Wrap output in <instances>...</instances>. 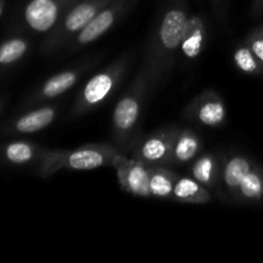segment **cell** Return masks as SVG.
Segmentation results:
<instances>
[{
    "instance_id": "cell-1",
    "label": "cell",
    "mask_w": 263,
    "mask_h": 263,
    "mask_svg": "<svg viewBox=\"0 0 263 263\" xmlns=\"http://www.w3.org/2000/svg\"><path fill=\"white\" fill-rule=\"evenodd\" d=\"M187 17L186 4L179 0L164 10L154 27L144 62L139 69L148 80L151 91L162 84L171 71L175 55L180 50Z\"/></svg>"
},
{
    "instance_id": "cell-17",
    "label": "cell",
    "mask_w": 263,
    "mask_h": 263,
    "mask_svg": "<svg viewBox=\"0 0 263 263\" xmlns=\"http://www.w3.org/2000/svg\"><path fill=\"white\" fill-rule=\"evenodd\" d=\"M190 175L208 190L218 189L221 185V159L213 153L202 154L190 167Z\"/></svg>"
},
{
    "instance_id": "cell-19",
    "label": "cell",
    "mask_w": 263,
    "mask_h": 263,
    "mask_svg": "<svg viewBox=\"0 0 263 263\" xmlns=\"http://www.w3.org/2000/svg\"><path fill=\"white\" fill-rule=\"evenodd\" d=\"M149 167V187L151 195L156 198L171 199L175 182L179 175L164 166H148Z\"/></svg>"
},
{
    "instance_id": "cell-26",
    "label": "cell",
    "mask_w": 263,
    "mask_h": 263,
    "mask_svg": "<svg viewBox=\"0 0 263 263\" xmlns=\"http://www.w3.org/2000/svg\"><path fill=\"white\" fill-rule=\"evenodd\" d=\"M212 2L213 5H216V7H218V5H221L223 3V0H211Z\"/></svg>"
},
{
    "instance_id": "cell-14",
    "label": "cell",
    "mask_w": 263,
    "mask_h": 263,
    "mask_svg": "<svg viewBox=\"0 0 263 263\" xmlns=\"http://www.w3.org/2000/svg\"><path fill=\"white\" fill-rule=\"evenodd\" d=\"M58 115L57 105H45L36 108L25 115L15 118L10 125V133L15 134H35L43 131L55 121Z\"/></svg>"
},
{
    "instance_id": "cell-4",
    "label": "cell",
    "mask_w": 263,
    "mask_h": 263,
    "mask_svg": "<svg viewBox=\"0 0 263 263\" xmlns=\"http://www.w3.org/2000/svg\"><path fill=\"white\" fill-rule=\"evenodd\" d=\"M131 53L123 54L122 57L110 63L107 68L98 72L91 77L77 94L74 100L72 115L81 116L99 108L108 98L113 94L120 82L122 81L131 63Z\"/></svg>"
},
{
    "instance_id": "cell-6",
    "label": "cell",
    "mask_w": 263,
    "mask_h": 263,
    "mask_svg": "<svg viewBox=\"0 0 263 263\" xmlns=\"http://www.w3.org/2000/svg\"><path fill=\"white\" fill-rule=\"evenodd\" d=\"M130 5L131 0H112L109 4L99 10L95 17L67 44L66 53H76L102 37L125 14Z\"/></svg>"
},
{
    "instance_id": "cell-20",
    "label": "cell",
    "mask_w": 263,
    "mask_h": 263,
    "mask_svg": "<svg viewBox=\"0 0 263 263\" xmlns=\"http://www.w3.org/2000/svg\"><path fill=\"white\" fill-rule=\"evenodd\" d=\"M263 199V172L256 164L244 176L239 186L236 202H259Z\"/></svg>"
},
{
    "instance_id": "cell-9",
    "label": "cell",
    "mask_w": 263,
    "mask_h": 263,
    "mask_svg": "<svg viewBox=\"0 0 263 263\" xmlns=\"http://www.w3.org/2000/svg\"><path fill=\"white\" fill-rule=\"evenodd\" d=\"M184 116L189 121L208 127L223 125L228 109L223 98L215 90H205L194 98L185 108Z\"/></svg>"
},
{
    "instance_id": "cell-25",
    "label": "cell",
    "mask_w": 263,
    "mask_h": 263,
    "mask_svg": "<svg viewBox=\"0 0 263 263\" xmlns=\"http://www.w3.org/2000/svg\"><path fill=\"white\" fill-rule=\"evenodd\" d=\"M4 8H5V2H4V0H0V17H2Z\"/></svg>"
},
{
    "instance_id": "cell-27",
    "label": "cell",
    "mask_w": 263,
    "mask_h": 263,
    "mask_svg": "<svg viewBox=\"0 0 263 263\" xmlns=\"http://www.w3.org/2000/svg\"><path fill=\"white\" fill-rule=\"evenodd\" d=\"M63 2H64V3H66V5H68V7H69V5H71V4H72V3H73V2H74V0H63Z\"/></svg>"
},
{
    "instance_id": "cell-11",
    "label": "cell",
    "mask_w": 263,
    "mask_h": 263,
    "mask_svg": "<svg viewBox=\"0 0 263 263\" xmlns=\"http://www.w3.org/2000/svg\"><path fill=\"white\" fill-rule=\"evenodd\" d=\"M90 63H84L74 68L66 69L54 76L49 77L40 87L37 91L33 94L31 102L32 103H41L46 100H53L55 98L61 97L64 92L71 90L74 85L79 82L82 74L89 69Z\"/></svg>"
},
{
    "instance_id": "cell-10",
    "label": "cell",
    "mask_w": 263,
    "mask_h": 263,
    "mask_svg": "<svg viewBox=\"0 0 263 263\" xmlns=\"http://www.w3.org/2000/svg\"><path fill=\"white\" fill-rule=\"evenodd\" d=\"M68 8L63 0H28L23 9V20L33 32H49Z\"/></svg>"
},
{
    "instance_id": "cell-15",
    "label": "cell",
    "mask_w": 263,
    "mask_h": 263,
    "mask_svg": "<svg viewBox=\"0 0 263 263\" xmlns=\"http://www.w3.org/2000/svg\"><path fill=\"white\" fill-rule=\"evenodd\" d=\"M205 39H207V27L203 18L198 14L189 15L180 45L182 55L189 61L198 58L204 49Z\"/></svg>"
},
{
    "instance_id": "cell-8",
    "label": "cell",
    "mask_w": 263,
    "mask_h": 263,
    "mask_svg": "<svg viewBox=\"0 0 263 263\" xmlns=\"http://www.w3.org/2000/svg\"><path fill=\"white\" fill-rule=\"evenodd\" d=\"M112 167L116 170L118 184L123 192L135 197H152L149 187V167L146 164L135 158H128L120 152L113 159Z\"/></svg>"
},
{
    "instance_id": "cell-18",
    "label": "cell",
    "mask_w": 263,
    "mask_h": 263,
    "mask_svg": "<svg viewBox=\"0 0 263 263\" xmlns=\"http://www.w3.org/2000/svg\"><path fill=\"white\" fill-rule=\"evenodd\" d=\"M171 199L186 204H205L212 200V194L211 190L203 186L193 177L179 175L175 182Z\"/></svg>"
},
{
    "instance_id": "cell-12",
    "label": "cell",
    "mask_w": 263,
    "mask_h": 263,
    "mask_svg": "<svg viewBox=\"0 0 263 263\" xmlns=\"http://www.w3.org/2000/svg\"><path fill=\"white\" fill-rule=\"evenodd\" d=\"M254 166L253 162L241 154H231L221 159V184L229 197L238 200L241 180Z\"/></svg>"
},
{
    "instance_id": "cell-13",
    "label": "cell",
    "mask_w": 263,
    "mask_h": 263,
    "mask_svg": "<svg viewBox=\"0 0 263 263\" xmlns=\"http://www.w3.org/2000/svg\"><path fill=\"white\" fill-rule=\"evenodd\" d=\"M202 139L192 128H179L172 143L168 164L181 166L189 163L202 151Z\"/></svg>"
},
{
    "instance_id": "cell-23",
    "label": "cell",
    "mask_w": 263,
    "mask_h": 263,
    "mask_svg": "<svg viewBox=\"0 0 263 263\" xmlns=\"http://www.w3.org/2000/svg\"><path fill=\"white\" fill-rule=\"evenodd\" d=\"M244 41L251 46L253 53L256 54V57L258 58V61L261 62L263 66V25L254 28V30L247 36Z\"/></svg>"
},
{
    "instance_id": "cell-24",
    "label": "cell",
    "mask_w": 263,
    "mask_h": 263,
    "mask_svg": "<svg viewBox=\"0 0 263 263\" xmlns=\"http://www.w3.org/2000/svg\"><path fill=\"white\" fill-rule=\"evenodd\" d=\"M263 12V0H253L252 4V15L253 17H258Z\"/></svg>"
},
{
    "instance_id": "cell-22",
    "label": "cell",
    "mask_w": 263,
    "mask_h": 263,
    "mask_svg": "<svg viewBox=\"0 0 263 263\" xmlns=\"http://www.w3.org/2000/svg\"><path fill=\"white\" fill-rule=\"evenodd\" d=\"M233 61L235 66L244 73L258 74L263 72L262 63L246 41L235 49L233 54Z\"/></svg>"
},
{
    "instance_id": "cell-7",
    "label": "cell",
    "mask_w": 263,
    "mask_h": 263,
    "mask_svg": "<svg viewBox=\"0 0 263 263\" xmlns=\"http://www.w3.org/2000/svg\"><path fill=\"white\" fill-rule=\"evenodd\" d=\"M179 127L167 126L148 136H140L130 153L146 166H168L172 143Z\"/></svg>"
},
{
    "instance_id": "cell-16",
    "label": "cell",
    "mask_w": 263,
    "mask_h": 263,
    "mask_svg": "<svg viewBox=\"0 0 263 263\" xmlns=\"http://www.w3.org/2000/svg\"><path fill=\"white\" fill-rule=\"evenodd\" d=\"M46 149L25 140L12 141L0 148V159L14 166L39 163Z\"/></svg>"
},
{
    "instance_id": "cell-5",
    "label": "cell",
    "mask_w": 263,
    "mask_h": 263,
    "mask_svg": "<svg viewBox=\"0 0 263 263\" xmlns=\"http://www.w3.org/2000/svg\"><path fill=\"white\" fill-rule=\"evenodd\" d=\"M112 0H80L64 12L61 21L49 32L44 41L43 50L54 53L64 48L105 5Z\"/></svg>"
},
{
    "instance_id": "cell-2",
    "label": "cell",
    "mask_w": 263,
    "mask_h": 263,
    "mask_svg": "<svg viewBox=\"0 0 263 263\" xmlns=\"http://www.w3.org/2000/svg\"><path fill=\"white\" fill-rule=\"evenodd\" d=\"M151 92L148 80L141 71L116 104L112 116L113 145L123 154L130 153L140 139V117L144 99Z\"/></svg>"
},
{
    "instance_id": "cell-21",
    "label": "cell",
    "mask_w": 263,
    "mask_h": 263,
    "mask_svg": "<svg viewBox=\"0 0 263 263\" xmlns=\"http://www.w3.org/2000/svg\"><path fill=\"white\" fill-rule=\"evenodd\" d=\"M30 49V41L14 36L0 44V68H7L20 62Z\"/></svg>"
},
{
    "instance_id": "cell-3",
    "label": "cell",
    "mask_w": 263,
    "mask_h": 263,
    "mask_svg": "<svg viewBox=\"0 0 263 263\" xmlns=\"http://www.w3.org/2000/svg\"><path fill=\"white\" fill-rule=\"evenodd\" d=\"M118 153L120 151L113 144H86L72 151L46 149L37 163L39 174L44 179H48L63 170L90 171L112 166Z\"/></svg>"
},
{
    "instance_id": "cell-28",
    "label": "cell",
    "mask_w": 263,
    "mask_h": 263,
    "mask_svg": "<svg viewBox=\"0 0 263 263\" xmlns=\"http://www.w3.org/2000/svg\"><path fill=\"white\" fill-rule=\"evenodd\" d=\"M3 107H4V100H0V112H2Z\"/></svg>"
}]
</instances>
